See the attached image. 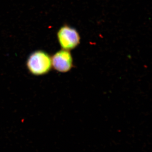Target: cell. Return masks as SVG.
I'll return each mask as SVG.
<instances>
[{
  "instance_id": "obj_3",
  "label": "cell",
  "mask_w": 152,
  "mask_h": 152,
  "mask_svg": "<svg viewBox=\"0 0 152 152\" xmlns=\"http://www.w3.org/2000/svg\"><path fill=\"white\" fill-rule=\"evenodd\" d=\"M52 67L61 73H66L73 67V59L70 51L62 50L51 57Z\"/></svg>"
},
{
  "instance_id": "obj_1",
  "label": "cell",
  "mask_w": 152,
  "mask_h": 152,
  "mask_svg": "<svg viewBox=\"0 0 152 152\" xmlns=\"http://www.w3.org/2000/svg\"><path fill=\"white\" fill-rule=\"evenodd\" d=\"M26 65L31 74L36 76L43 75L51 69V57L44 51H36L28 58Z\"/></svg>"
},
{
  "instance_id": "obj_2",
  "label": "cell",
  "mask_w": 152,
  "mask_h": 152,
  "mask_svg": "<svg viewBox=\"0 0 152 152\" xmlns=\"http://www.w3.org/2000/svg\"><path fill=\"white\" fill-rule=\"evenodd\" d=\"M57 37L62 48L66 50L75 48L80 42V37L77 31L67 25L60 28L57 33Z\"/></svg>"
}]
</instances>
